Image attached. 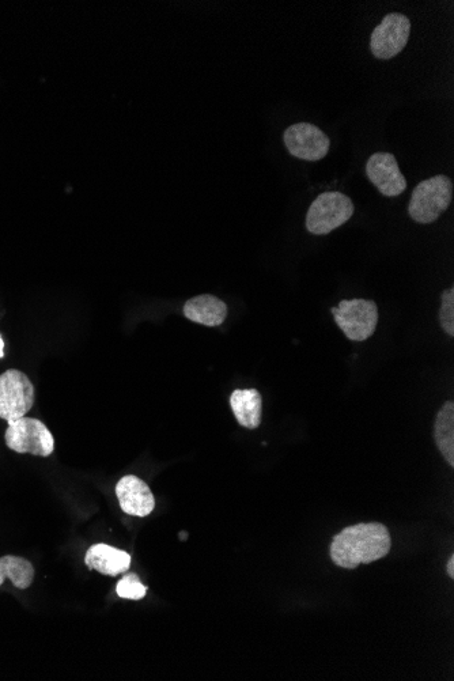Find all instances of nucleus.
Listing matches in <instances>:
<instances>
[{"mask_svg": "<svg viewBox=\"0 0 454 681\" xmlns=\"http://www.w3.org/2000/svg\"><path fill=\"white\" fill-rule=\"evenodd\" d=\"M392 537L388 528L380 522L357 524L344 528L332 540V562L346 570L357 569L359 565H370L380 561L391 552Z\"/></svg>", "mask_w": 454, "mask_h": 681, "instance_id": "nucleus-1", "label": "nucleus"}, {"mask_svg": "<svg viewBox=\"0 0 454 681\" xmlns=\"http://www.w3.org/2000/svg\"><path fill=\"white\" fill-rule=\"evenodd\" d=\"M453 198V183L449 177L435 176L422 181L412 192L408 213L415 222L433 223L446 211Z\"/></svg>", "mask_w": 454, "mask_h": 681, "instance_id": "nucleus-2", "label": "nucleus"}, {"mask_svg": "<svg viewBox=\"0 0 454 681\" xmlns=\"http://www.w3.org/2000/svg\"><path fill=\"white\" fill-rule=\"evenodd\" d=\"M9 578L15 588L28 589L33 584L34 567L20 556L7 555L0 558V585Z\"/></svg>", "mask_w": 454, "mask_h": 681, "instance_id": "nucleus-15", "label": "nucleus"}, {"mask_svg": "<svg viewBox=\"0 0 454 681\" xmlns=\"http://www.w3.org/2000/svg\"><path fill=\"white\" fill-rule=\"evenodd\" d=\"M117 596L126 600H142L147 595V586L142 584L138 575L131 573L121 578L116 588Z\"/></svg>", "mask_w": 454, "mask_h": 681, "instance_id": "nucleus-16", "label": "nucleus"}, {"mask_svg": "<svg viewBox=\"0 0 454 681\" xmlns=\"http://www.w3.org/2000/svg\"><path fill=\"white\" fill-rule=\"evenodd\" d=\"M354 204L340 192H324L314 200L306 215L309 233L324 236L348 222L353 217Z\"/></svg>", "mask_w": 454, "mask_h": 681, "instance_id": "nucleus-3", "label": "nucleus"}, {"mask_svg": "<svg viewBox=\"0 0 454 681\" xmlns=\"http://www.w3.org/2000/svg\"><path fill=\"white\" fill-rule=\"evenodd\" d=\"M131 562V555L128 552L108 546V544H96L90 547L85 556L86 566L90 570H96L109 577L126 573L130 570Z\"/></svg>", "mask_w": 454, "mask_h": 681, "instance_id": "nucleus-11", "label": "nucleus"}, {"mask_svg": "<svg viewBox=\"0 0 454 681\" xmlns=\"http://www.w3.org/2000/svg\"><path fill=\"white\" fill-rule=\"evenodd\" d=\"M335 323L353 342H365L373 336L378 323L376 302L369 300H344L332 309Z\"/></svg>", "mask_w": 454, "mask_h": 681, "instance_id": "nucleus-5", "label": "nucleus"}, {"mask_svg": "<svg viewBox=\"0 0 454 681\" xmlns=\"http://www.w3.org/2000/svg\"><path fill=\"white\" fill-rule=\"evenodd\" d=\"M184 314L194 323L206 325V327H218L226 320L227 306L214 295H199V297L191 298L184 305Z\"/></svg>", "mask_w": 454, "mask_h": 681, "instance_id": "nucleus-12", "label": "nucleus"}, {"mask_svg": "<svg viewBox=\"0 0 454 681\" xmlns=\"http://www.w3.org/2000/svg\"><path fill=\"white\" fill-rule=\"evenodd\" d=\"M411 22L406 15L388 14L381 24L373 30L370 49L377 59L388 60L399 55L408 43Z\"/></svg>", "mask_w": 454, "mask_h": 681, "instance_id": "nucleus-7", "label": "nucleus"}, {"mask_svg": "<svg viewBox=\"0 0 454 681\" xmlns=\"http://www.w3.org/2000/svg\"><path fill=\"white\" fill-rule=\"evenodd\" d=\"M116 495L121 510L128 516L147 517L155 509L153 491L138 476L127 475L121 478L116 486Z\"/></svg>", "mask_w": 454, "mask_h": 681, "instance_id": "nucleus-10", "label": "nucleus"}, {"mask_svg": "<svg viewBox=\"0 0 454 681\" xmlns=\"http://www.w3.org/2000/svg\"><path fill=\"white\" fill-rule=\"evenodd\" d=\"M6 445L17 453L48 457L54 453L55 438L39 419L20 418L9 422L5 434Z\"/></svg>", "mask_w": 454, "mask_h": 681, "instance_id": "nucleus-4", "label": "nucleus"}, {"mask_svg": "<svg viewBox=\"0 0 454 681\" xmlns=\"http://www.w3.org/2000/svg\"><path fill=\"white\" fill-rule=\"evenodd\" d=\"M366 173L378 191L388 198H395L406 191L407 181L401 174L393 154H373L366 165Z\"/></svg>", "mask_w": 454, "mask_h": 681, "instance_id": "nucleus-9", "label": "nucleus"}, {"mask_svg": "<svg viewBox=\"0 0 454 681\" xmlns=\"http://www.w3.org/2000/svg\"><path fill=\"white\" fill-rule=\"evenodd\" d=\"M283 139L290 154L300 160L320 161L329 151L328 136L313 124H294L287 128Z\"/></svg>", "mask_w": 454, "mask_h": 681, "instance_id": "nucleus-8", "label": "nucleus"}, {"mask_svg": "<svg viewBox=\"0 0 454 681\" xmlns=\"http://www.w3.org/2000/svg\"><path fill=\"white\" fill-rule=\"evenodd\" d=\"M3 348H5V342H3L2 336H0V358H3Z\"/></svg>", "mask_w": 454, "mask_h": 681, "instance_id": "nucleus-19", "label": "nucleus"}, {"mask_svg": "<svg viewBox=\"0 0 454 681\" xmlns=\"http://www.w3.org/2000/svg\"><path fill=\"white\" fill-rule=\"evenodd\" d=\"M230 406L237 422L245 429L255 430L263 415V397L256 389H237L230 396Z\"/></svg>", "mask_w": 454, "mask_h": 681, "instance_id": "nucleus-13", "label": "nucleus"}, {"mask_svg": "<svg viewBox=\"0 0 454 681\" xmlns=\"http://www.w3.org/2000/svg\"><path fill=\"white\" fill-rule=\"evenodd\" d=\"M435 444L448 461L450 467H454V403L446 401L438 411L434 425Z\"/></svg>", "mask_w": 454, "mask_h": 681, "instance_id": "nucleus-14", "label": "nucleus"}, {"mask_svg": "<svg viewBox=\"0 0 454 681\" xmlns=\"http://www.w3.org/2000/svg\"><path fill=\"white\" fill-rule=\"evenodd\" d=\"M446 571H448V575L450 578H454V556H450V559L448 561V565H446Z\"/></svg>", "mask_w": 454, "mask_h": 681, "instance_id": "nucleus-18", "label": "nucleus"}, {"mask_svg": "<svg viewBox=\"0 0 454 681\" xmlns=\"http://www.w3.org/2000/svg\"><path fill=\"white\" fill-rule=\"evenodd\" d=\"M34 404L32 381L20 370L0 374V418L7 422L24 418Z\"/></svg>", "mask_w": 454, "mask_h": 681, "instance_id": "nucleus-6", "label": "nucleus"}, {"mask_svg": "<svg viewBox=\"0 0 454 681\" xmlns=\"http://www.w3.org/2000/svg\"><path fill=\"white\" fill-rule=\"evenodd\" d=\"M442 328L449 336H454V289L444 291L440 310Z\"/></svg>", "mask_w": 454, "mask_h": 681, "instance_id": "nucleus-17", "label": "nucleus"}]
</instances>
